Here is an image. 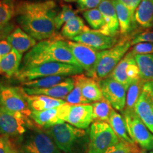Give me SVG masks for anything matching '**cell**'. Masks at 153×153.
I'll return each instance as SVG.
<instances>
[{
	"label": "cell",
	"mask_w": 153,
	"mask_h": 153,
	"mask_svg": "<svg viewBox=\"0 0 153 153\" xmlns=\"http://www.w3.org/2000/svg\"><path fill=\"white\" fill-rule=\"evenodd\" d=\"M53 0L21 1L16 4V22L22 30L36 41H43L55 36V19L57 14Z\"/></svg>",
	"instance_id": "cell-1"
},
{
	"label": "cell",
	"mask_w": 153,
	"mask_h": 153,
	"mask_svg": "<svg viewBox=\"0 0 153 153\" xmlns=\"http://www.w3.org/2000/svg\"><path fill=\"white\" fill-rule=\"evenodd\" d=\"M47 62H62L79 66L70 51L68 41L53 37L39 41L28 51L24 55L21 69Z\"/></svg>",
	"instance_id": "cell-2"
},
{
	"label": "cell",
	"mask_w": 153,
	"mask_h": 153,
	"mask_svg": "<svg viewBox=\"0 0 153 153\" xmlns=\"http://www.w3.org/2000/svg\"><path fill=\"white\" fill-rule=\"evenodd\" d=\"M81 67L62 62H47L19 70L16 78L20 82H28L52 76H74L82 74Z\"/></svg>",
	"instance_id": "cell-3"
},
{
	"label": "cell",
	"mask_w": 153,
	"mask_h": 153,
	"mask_svg": "<svg viewBox=\"0 0 153 153\" xmlns=\"http://www.w3.org/2000/svg\"><path fill=\"white\" fill-rule=\"evenodd\" d=\"M131 45L132 38H125L111 48L100 51L94 78L99 81L109 76L115 68L128 52Z\"/></svg>",
	"instance_id": "cell-4"
},
{
	"label": "cell",
	"mask_w": 153,
	"mask_h": 153,
	"mask_svg": "<svg viewBox=\"0 0 153 153\" xmlns=\"http://www.w3.org/2000/svg\"><path fill=\"white\" fill-rule=\"evenodd\" d=\"M43 131L51 137L58 148L65 153H76L80 141L86 135L85 130L65 122Z\"/></svg>",
	"instance_id": "cell-5"
},
{
	"label": "cell",
	"mask_w": 153,
	"mask_h": 153,
	"mask_svg": "<svg viewBox=\"0 0 153 153\" xmlns=\"http://www.w3.org/2000/svg\"><path fill=\"white\" fill-rule=\"evenodd\" d=\"M120 140L107 122L94 121L89 129L87 153H105Z\"/></svg>",
	"instance_id": "cell-6"
},
{
	"label": "cell",
	"mask_w": 153,
	"mask_h": 153,
	"mask_svg": "<svg viewBox=\"0 0 153 153\" xmlns=\"http://www.w3.org/2000/svg\"><path fill=\"white\" fill-rule=\"evenodd\" d=\"M60 119L80 129H86L94 121L93 108L90 104H70L65 103L57 107Z\"/></svg>",
	"instance_id": "cell-7"
},
{
	"label": "cell",
	"mask_w": 153,
	"mask_h": 153,
	"mask_svg": "<svg viewBox=\"0 0 153 153\" xmlns=\"http://www.w3.org/2000/svg\"><path fill=\"white\" fill-rule=\"evenodd\" d=\"M123 117L132 140L144 150H153V133L148 128L135 110H124Z\"/></svg>",
	"instance_id": "cell-8"
},
{
	"label": "cell",
	"mask_w": 153,
	"mask_h": 153,
	"mask_svg": "<svg viewBox=\"0 0 153 153\" xmlns=\"http://www.w3.org/2000/svg\"><path fill=\"white\" fill-rule=\"evenodd\" d=\"M24 153H62L53 140L45 131L33 129L22 139Z\"/></svg>",
	"instance_id": "cell-9"
},
{
	"label": "cell",
	"mask_w": 153,
	"mask_h": 153,
	"mask_svg": "<svg viewBox=\"0 0 153 153\" xmlns=\"http://www.w3.org/2000/svg\"><path fill=\"white\" fill-rule=\"evenodd\" d=\"M0 106L11 112L22 113L30 118L31 111L28 107L26 93L22 88L0 84Z\"/></svg>",
	"instance_id": "cell-10"
},
{
	"label": "cell",
	"mask_w": 153,
	"mask_h": 153,
	"mask_svg": "<svg viewBox=\"0 0 153 153\" xmlns=\"http://www.w3.org/2000/svg\"><path fill=\"white\" fill-rule=\"evenodd\" d=\"M28 118L22 113L9 111L0 106V134L8 137L24 135L30 125Z\"/></svg>",
	"instance_id": "cell-11"
},
{
	"label": "cell",
	"mask_w": 153,
	"mask_h": 153,
	"mask_svg": "<svg viewBox=\"0 0 153 153\" xmlns=\"http://www.w3.org/2000/svg\"><path fill=\"white\" fill-rule=\"evenodd\" d=\"M68 45L79 65L83 69L88 76L94 77L95 70L100 51L77 42L68 41Z\"/></svg>",
	"instance_id": "cell-12"
},
{
	"label": "cell",
	"mask_w": 153,
	"mask_h": 153,
	"mask_svg": "<svg viewBox=\"0 0 153 153\" xmlns=\"http://www.w3.org/2000/svg\"><path fill=\"white\" fill-rule=\"evenodd\" d=\"M109 76L121 84L128 90L133 82L140 79L135 55L132 54L131 51H128L113 70Z\"/></svg>",
	"instance_id": "cell-13"
},
{
	"label": "cell",
	"mask_w": 153,
	"mask_h": 153,
	"mask_svg": "<svg viewBox=\"0 0 153 153\" xmlns=\"http://www.w3.org/2000/svg\"><path fill=\"white\" fill-rule=\"evenodd\" d=\"M99 84L103 97L111 105L114 109L123 111L126 104L127 90L126 88L110 76L99 80Z\"/></svg>",
	"instance_id": "cell-14"
},
{
	"label": "cell",
	"mask_w": 153,
	"mask_h": 153,
	"mask_svg": "<svg viewBox=\"0 0 153 153\" xmlns=\"http://www.w3.org/2000/svg\"><path fill=\"white\" fill-rule=\"evenodd\" d=\"M74 42L85 44L98 51H105L114 47L117 43L116 38L110 37L99 30L89 29L72 39Z\"/></svg>",
	"instance_id": "cell-15"
},
{
	"label": "cell",
	"mask_w": 153,
	"mask_h": 153,
	"mask_svg": "<svg viewBox=\"0 0 153 153\" xmlns=\"http://www.w3.org/2000/svg\"><path fill=\"white\" fill-rule=\"evenodd\" d=\"M98 9L102 14L105 22L104 26L99 31L106 36L116 38L120 33V26L112 0H103Z\"/></svg>",
	"instance_id": "cell-16"
},
{
	"label": "cell",
	"mask_w": 153,
	"mask_h": 153,
	"mask_svg": "<svg viewBox=\"0 0 153 153\" xmlns=\"http://www.w3.org/2000/svg\"><path fill=\"white\" fill-rule=\"evenodd\" d=\"M74 81L72 76V78L67 77L60 83L46 89H30L24 87L22 89L28 95H44L63 100L74 89Z\"/></svg>",
	"instance_id": "cell-17"
},
{
	"label": "cell",
	"mask_w": 153,
	"mask_h": 153,
	"mask_svg": "<svg viewBox=\"0 0 153 153\" xmlns=\"http://www.w3.org/2000/svg\"><path fill=\"white\" fill-rule=\"evenodd\" d=\"M134 110L139 118L153 133V97L146 88L144 87L136 104Z\"/></svg>",
	"instance_id": "cell-18"
},
{
	"label": "cell",
	"mask_w": 153,
	"mask_h": 153,
	"mask_svg": "<svg viewBox=\"0 0 153 153\" xmlns=\"http://www.w3.org/2000/svg\"><path fill=\"white\" fill-rule=\"evenodd\" d=\"M72 78L74 82L80 86L82 95L89 103L97 102L104 99L99 81L95 78L83 74H76Z\"/></svg>",
	"instance_id": "cell-19"
},
{
	"label": "cell",
	"mask_w": 153,
	"mask_h": 153,
	"mask_svg": "<svg viewBox=\"0 0 153 153\" xmlns=\"http://www.w3.org/2000/svg\"><path fill=\"white\" fill-rule=\"evenodd\" d=\"M12 49L16 50L22 54L29 51L37 43V41L28 35L21 28H16L7 38Z\"/></svg>",
	"instance_id": "cell-20"
},
{
	"label": "cell",
	"mask_w": 153,
	"mask_h": 153,
	"mask_svg": "<svg viewBox=\"0 0 153 153\" xmlns=\"http://www.w3.org/2000/svg\"><path fill=\"white\" fill-rule=\"evenodd\" d=\"M26 98L30 111H41L57 108L66 103L62 99H55L44 95H28L26 94Z\"/></svg>",
	"instance_id": "cell-21"
},
{
	"label": "cell",
	"mask_w": 153,
	"mask_h": 153,
	"mask_svg": "<svg viewBox=\"0 0 153 153\" xmlns=\"http://www.w3.org/2000/svg\"><path fill=\"white\" fill-rule=\"evenodd\" d=\"M22 53L12 49L4 58L0 61V75L11 78L19 71L21 62L22 60Z\"/></svg>",
	"instance_id": "cell-22"
},
{
	"label": "cell",
	"mask_w": 153,
	"mask_h": 153,
	"mask_svg": "<svg viewBox=\"0 0 153 153\" xmlns=\"http://www.w3.org/2000/svg\"><path fill=\"white\" fill-rule=\"evenodd\" d=\"M119 22L120 33L123 36H127L135 28V19L131 11L118 0H112Z\"/></svg>",
	"instance_id": "cell-23"
},
{
	"label": "cell",
	"mask_w": 153,
	"mask_h": 153,
	"mask_svg": "<svg viewBox=\"0 0 153 153\" xmlns=\"http://www.w3.org/2000/svg\"><path fill=\"white\" fill-rule=\"evenodd\" d=\"M30 118L40 128L43 130L48 128L52 126L64 123L57 116V108L51 109L34 111H31Z\"/></svg>",
	"instance_id": "cell-24"
},
{
	"label": "cell",
	"mask_w": 153,
	"mask_h": 153,
	"mask_svg": "<svg viewBox=\"0 0 153 153\" xmlns=\"http://www.w3.org/2000/svg\"><path fill=\"white\" fill-rule=\"evenodd\" d=\"M135 24L144 29L153 28V0H142L135 13Z\"/></svg>",
	"instance_id": "cell-25"
},
{
	"label": "cell",
	"mask_w": 153,
	"mask_h": 153,
	"mask_svg": "<svg viewBox=\"0 0 153 153\" xmlns=\"http://www.w3.org/2000/svg\"><path fill=\"white\" fill-rule=\"evenodd\" d=\"M107 123L109 124L113 131L120 140L135 144L130 137L128 133L125 118L120 114L116 112L115 109L112 111Z\"/></svg>",
	"instance_id": "cell-26"
},
{
	"label": "cell",
	"mask_w": 153,
	"mask_h": 153,
	"mask_svg": "<svg viewBox=\"0 0 153 153\" xmlns=\"http://www.w3.org/2000/svg\"><path fill=\"white\" fill-rule=\"evenodd\" d=\"M89 29L90 28L86 26L83 19L79 16H76L63 25L61 28V35L63 37L72 40L76 36Z\"/></svg>",
	"instance_id": "cell-27"
},
{
	"label": "cell",
	"mask_w": 153,
	"mask_h": 153,
	"mask_svg": "<svg viewBox=\"0 0 153 153\" xmlns=\"http://www.w3.org/2000/svg\"><path fill=\"white\" fill-rule=\"evenodd\" d=\"M135 59L139 68L140 78L144 81H153V54L136 55Z\"/></svg>",
	"instance_id": "cell-28"
},
{
	"label": "cell",
	"mask_w": 153,
	"mask_h": 153,
	"mask_svg": "<svg viewBox=\"0 0 153 153\" xmlns=\"http://www.w3.org/2000/svg\"><path fill=\"white\" fill-rule=\"evenodd\" d=\"M67 78L65 76H52L47 77L39 78L31 81L22 82L24 87L30 89H46L60 83Z\"/></svg>",
	"instance_id": "cell-29"
},
{
	"label": "cell",
	"mask_w": 153,
	"mask_h": 153,
	"mask_svg": "<svg viewBox=\"0 0 153 153\" xmlns=\"http://www.w3.org/2000/svg\"><path fill=\"white\" fill-rule=\"evenodd\" d=\"M94 121L108 122L114 108L104 98L102 100L91 104Z\"/></svg>",
	"instance_id": "cell-30"
},
{
	"label": "cell",
	"mask_w": 153,
	"mask_h": 153,
	"mask_svg": "<svg viewBox=\"0 0 153 153\" xmlns=\"http://www.w3.org/2000/svg\"><path fill=\"white\" fill-rule=\"evenodd\" d=\"M144 83V81L140 79L130 85L126 92V104L124 110H134L135 105L143 91Z\"/></svg>",
	"instance_id": "cell-31"
},
{
	"label": "cell",
	"mask_w": 153,
	"mask_h": 153,
	"mask_svg": "<svg viewBox=\"0 0 153 153\" xmlns=\"http://www.w3.org/2000/svg\"><path fill=\"white\" fill-rule=\"evenodd\" d=\"M16 0H0V25L10 22L15 16Z\"/></svg>",
	"instance_id": "cell-32"
},
{
	"label": "cell",
	"mask_w": 153,
	"mask_h": 153,
	"mask_svg": "<svg viewBox=\"0 0 153 153\" xmlns=\"http://www.w3.org/2000/svg\"><path fill=\"white\" fill-rule=\"evenodd\" d=\"M82 15L93 30H99L104 26V17L99 9L85 11Z\"/></svg>",
	"instance_id": "cell-33"
},
{
	"label": "cell",
	"mask_w": 153,
	"mask_h": 153,
	"mask_svg": "<svg viewBox=\"0 0 153 153\" xmlns=\"http://www.w3.org/2000/svg\"><path fill=\"white\" fill-rule=\"evenodd\" d=\"M77 11H75L70 5L65 4L62 6L60 12L57 13L55 19V25L57 30L60 29L63 25L69 20L76 16Z\"/></svg>",
	"instance_id": "cell-34"
},
{
	"label": "cell",
	"mask_w": 153,
	"mask_h": 153,
	"mask_svg": "<svg viewBox=\"0 0 153 153\" xmlns=\"http://www.w3.org/2000/svg\"><path fill=\"white\" fill-rule=\"evenodd\" d=\"M141 151L136 144L120 140L110 148L105 153H140Z\"/></svg>",
	"instance_id": "cell-35"
},
{
	"label": "cell",
	"mask_w": 153,
	"mask_h": 153,
	"mask_svg": "<svg viewBox=\"0 0 153 153\" xmlns=\"http://www.w3.org/2000/svg\"><path fill=\"white\" fill-rule=\"evenodd\" d=\"M66 103L70 104H85L89 102L82 95L80 86L74 82V87L70 94L63 99Z\"/></svg>",
	"instance_id": "cell-36"
},
{
	"label": "cell",
	"mask_w": 153,
	"mask_h": 153,
	"mask_svg": "<svg viewBox=\"0 0 153 153\" xmlns=\"http://www.w3.org/2000/svg\"><path fill=\"white\" fill-rule=\"evenodd\" d=\"M133 55L153 54V43H139L135 44L130 51Z\"/></svg>",
	"instance_id": "cell-37"
},
{
	"label": "cell",
	"mask_w": 153,
	"mask_h": 153,
	"mask_svg": "<svg viewBox=\"0 0 153 153\" xmlns=\"http://www.w3.org/2000/svg\"><path fill=\"white\" fill-rule=\"evenodd\" d=\"M143 42L153 43V30H145L136 34L132 38V45Z\"/></svg>",
	"instance_id": "cell-38"
},
{
	"label": "cell",
	"mask_w": 153,
	"mask_h": 153,
	"mask_svg": "<svg viewBox=\"0 0 153 153\" xmlns=\"http://www.w3.org/2000/svg\"><path fill=\"white\" fill-rule=\"evenodd\" d=\"M102 0H77L78 5L82 10H90L99 7Z\"/></svg>",
	"instance_id": "cell-39"
},
{
	"label": "cell",
	"mask_w": 153,
	"mask_h": 153,
	"mask_svg": "<svg viewBox=\"0 0 153 153\" xmlns=\"http://www.w3.org/2000/svg\"><path fill=\"white\" fill-rule=\"evenodd\" d=\"M14 23L9 22L7 24L0 25V41L7 39L8 36L15 29Z\"/></svg>",
	"instance_id": "cell-40"
},
{
	"label": "cell",
	"mask_w": 153,
	"mask_h": 153,
	"mask_svg": "<svg viewBox=\"0 0 153 153\" xmlns=\"http://www.w3.org/2000/svg\"><path fill=\"white\" fill-rule=\"evenodd\" d=\"M14 148L9 137L0 134V153H7Z\"/></svg>",
	"instance_id": "cell-41"
},
{
	"label": "cell",
	"mask_w": 153,
	"mask_h": 153,
	"mask_svg": "<svg viewBox=\"0 0 153 153\" xmlns=\"http://www.w3.org/2000/svg\"><path fill=\"white\" fill-rule=\"evenodd\" d=\"M118 1L123 4L126 8L131 11V14L134 17L135 16V11H136L140 4L141 3L142 0H118ZM134 19H135V17H134Z\"/></svg>",
	"instance_id": "cell-42"
},
{
	"label": "cell",
	"mask_w": 153,
	"mask_h": 153,
	"mask_svg": "<svg viewBox=\"0 0 153 153\" xmlns=\"http://www.w3.org/2000/svg\"><path fill=\"white\" fill-rule=\"evenodd\" d=\"M12 50L10 44L8 43L7 39L0 41V61L4 57Z\"/></svg>",
	"instance_id": "cell-43"
},
{
	"label": "cell",
	"mask_w": 153,
	"mask_h": 153,
	"mask_svg": "<svg viewBox=\"0 0 153 153\" xmlns=\"http://www.w3.org/2000/svg\"><path fill=\"white\" fill-rule=\"evenodd\" d=\"M144 87L146 88L148 90L150 91L153 97V81L152 82H146L144 83Z\"/></svg>",
	"instance_id": "cell-44"
},
{
	"label": "cell",
	"mask_w": 153,
	"mask_h": 153,
	"mask_svg": "<svg viewBox=\"0 0 153 153\" xmlns=\"http://www.w3.org/2000/svg\"><path fill=\"white\" fill-rule=\"evenodd\" d=\"M7 153H23V152H20V151H19V150H17L16 149H15V148H14L11 149V150L10 151H9V152H7Z\"/></svg>",
	"instance_id": "cell-45"
},
{
	"label": "cell",
	"mask_w": 153,
	"mask_h": 153,
	"mask_svg": "<svg viewBox=\"0 0 153 153\" xmlns=\"http://www.w3.org/2000/svg\"><path fill=\"white\" fill-rule=\"evenodd\" d=\"M64 1H66V2H72V1H76L77 0H64Z\"/></svg>",
	"instance_id": "cell-46"
},
{
	"label": "cell",
	"mask_w": 153,
	"mask_h": 153,
	"mask_svg": "<svg viewBox=\"0 0 153 153\" xmlns=\"http://www.w3.org/2000/svg\"><path fill=\"white\" fill-rule=\"evenodd\" d=\"M150 153H153V152H152V151H151V152H150Z\"/></svg>",
	"instance_id": "cell-47"
},
{
	"label": "cell",
	"mask_w": 153,
	"mask_h": 153,
	"mask_svg": "<svg viewBox=\"0 0 153 153\" xmlns=\"http://www.w3.org/2000/svg\"><path fill=\"white\" fill-rule=\"evenodd\" d=\"M102 1H103V0H102Z\"/></svg>",
	"instance_id": "cell-48"
}]
</instances>
